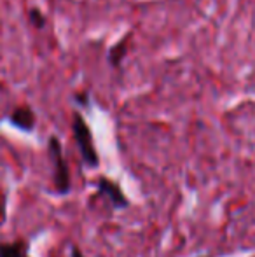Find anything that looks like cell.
I'll list each match as a JSON object with an SVG mask.
<instances>
[{
    "label": "cell",
    "mask_w": 255,
    "mask_h": 257,
    "mask_svg": "<svg viewBox=\"0 0 255 257\" xmlns=\"http://www.w3.org/2000/svg\"><path fill=\"white\" fill-rule=\"evenodd\" d=\"M72 128H74L75 142H77V147L82 154V159H84L89 166H96L98 165V154H96L95 144H93L91 130H89L88 122L84 121V117H82L81 114H74Z\"/></svg>",
    "instance_id": "obj_1"
},
{
    "label": "cell",
    "mask_w": 255,
    "mask_h": 257,
    "mask_svg": "<svg viewBox=\"0 0 255 257\" xmlns=\"http://www.w3.org/2000/svg\"><path fill=\"white\" fill-rule=\"evenodd\" d=\"M98 191L103 194V196H107L110 200V205H114L116 208H124V206H128V200L126 196L123 194V191L119 189V186L117 184H114L112 180L109 179H100L98 180Z\"/></svg>",
    "instance_id": "obj_3"
},
{
    "label": "cell",
    "mask_w": 255,
    "mask_h": 257,
    "mask_svg": "<svg viewBox=\"0 0 255 257\" xmlns=\"http://www.w3.org/2000/svg\"><path fill=\"white\" fill-rule=\"evenodd\" d=\"M128 49H129L128 39H123L121 42H117V44L109 51V63L112 65L114 68H119L124 60V56H126Z\"/></svg>",
    "instance_id": "obj_5"
},
{
    "label": "cell",
    "mask_w": 255,
    "mask_h": 257,
    "mask_svg": "<svg viewBox=\"0 0 255 257\" xmlns=\"http://www.w3.org/2000/svg\"><path fill=\"white\" fill-rule=\"evenodd\" d=\"M25 245L23 243H2L0 245V257H23Z\"/></svg>",
    "instance_id": "obj_6"
},
{
    "label": "cell",
    "mask_w": 255,
    "mask_h": 257,
    "mask_svg": "<svg viewBox=\"0 0 255 257\" xmlns=\"http://www.w3.org/2000/svg\"><path fill=\"white\" fill-rule=\"evenodd\" d=\"M49 156H51L53 166H55V184L60 193H68L70 189V172L63 159L62 144L56 137L49 139Z\"/></svg>",
    "instance_id": "obj_2"
},
{
    "label": "cell",
    "mask_w": 255,
    "mask_h": 257,
    "mask_svg": "<svg viewBox=\"0 0 255 257\" xmlns=\"http://www.w3.org/2000/svg\"><path fill=\"white\" fill-rule=\"evenodd\" d=\"M28 20H30L32 27L37 28V30H42V28L46 27V16H44V13H42L41 9H37V7H34V9L28 11Z\"/></svg>",
    "instance_id": "obj_7"
},
{
    "label": "cell",
    "mask_w": 255,
    "mask_h": 257,
    "mask_svg": "<svg viewBox=\"0 0 255 257\" xmlns=\"http://www.w3.org/2000/svg\"><path fill=\"white\" fill-rule=\"evenodd\" d=\"M72 257H84V255H82L77 248H72Z\"/></svg>",
    "instance_id": "obj_9"
},
{
    "label": "cell",
    "mask_w": 255,
    "mask_h": 257,
    "mask_svg": "<svg viewBox=\"0 0 255 257\" xmlns=\"http://www.w3.org/2000/svg\"><path fill=\"white\" fill-rule=\"evenodd\" d=\"M4 219H6V198L0 194V224L4 222Z\"/></svg>",
    "instance_id": "obj_8"
},
{
    "label": "cell",
    "mask_w": 255,
    "mask_h": 257,
    "mask_svg": "<svg viewBox=\"0 0 255 257\" xmlns=\"http://www.w3.org/2000/svg\"><path fill=\"white\" fill-rule=\"evenodd\" d=\"M9 121L13 122L16 128L23 130V132H30V130L35 126V114L30 107L23 105V107L14 108L13 114H11V117H9Z\"/></svg>",
    "instance_id": "obj_4"
}]
</instances>
